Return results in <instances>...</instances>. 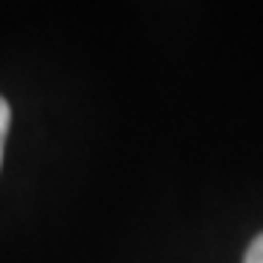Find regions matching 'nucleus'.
<instances>
[{
    "label": "nucleus",
    "mask_w": 263,
    "mask_h": 263,
    "mask_svg": "<svg viewBox=\"0 0 263 263\" xmlns=\"http://www.w3.org/2000/svg\"><path fill=\"white\" fill-rule=\"evenodd\" d=\"M9 123H12V108H9V103L0 97V164H3V141H6V135H9Z\"/></svg>",
    "instance_id": "obj_1"
},
{
    "label": "nucleus",
    "mask_w": 263,
    "mask_h": 263,
    "mask_svg": "<svg viewBox=\"0 0 263 263\" xmlns=\"http://www.w3.org/2000/svg\"><path fill=\"white\" fill-rule=\"evenodd\" d=\"M243 263H263V234H257V237L252 240V246L246 249Z\"/></svg>",
    "instance_id": "obj_2"
}]
</instances>
